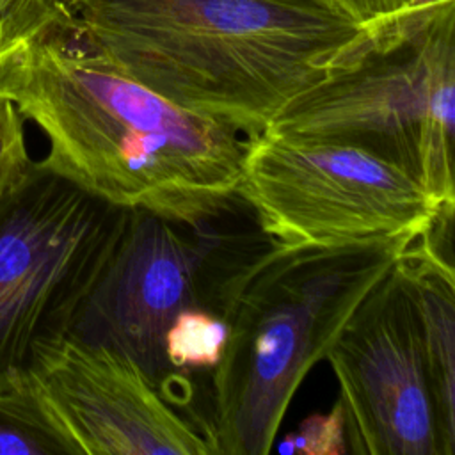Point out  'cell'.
<instances>
[{"instance_id": "obj_3", "label": "cell", "mask_w": 455, "mask_h": 455, "mask_svg": "<svg viewBox=\"0 0 455 455\" xmlns=\"http://www.w3.org/2000/svg\"><path fill=\"white\" fill-rule=\"evenodd\" d=\"M411 236L332 245L270 242L222 286L229 336L213 371V455L270 451L307 371L396 265Z\"/></svg>"}, {"instance_id": "obj_15", "label": "cell", "mask_w": 455, "mask_h": 455, "mask_svg": "<svg viewBox=\"0 0 455 455\" xmlns=\"http://www.w3.org/2000/svg\"><path fill=\"white\" fill-rule=\"evenodd\" d=\"M23 114L18 107L0 96V196L7 192L27 171L28 156Z\"/></svg>"}, {"instance_id": "obj_10", "label": "cell", "mask_w": 455, "mask_h": 455, "mask_svg": "<svg viewBox=\"0 0 455 455\" xmlns=\"http://www.w3.org/2000/svg\"><path fill=\"white\" fill-rule=\"evenodd\" d=\"M451 226L453 219H441L398 259L418 313L443 455L455 453V274L451 254L443 252Z\"/></svg>"}, {"instance_id": "obj_14", "label": "cell", "mask_w": 455, "mask_h": 455, "mask_svg": "<svg viewBox=\"0 0 455 455\" xmlns=\"http://www.w3.org/2000/svg\"><path fill=\"white\" fill-rule=\"evenodd\" d=\"M279 453L299 455H343L348 451L345 411L339 400L325 414H311L300 421L299 428L288 434Z\"/></svg>"}, {"instance_id": "obj_2", "label": "cell", "mask_w": 455, "mask_h": 455, "mask_svg": "<svg viewBox=\"0 0 455 455\" xmlns=\"http://www.w3.org/2000/svg\"><path fill=\"white\" fill-rule=\"evenodd\" d=\"M69 25L135 80L245 139L368 30L334 0H84Z\"/></svg>"}, {"instance_id": "obj_16", "label": "cell", "mask_w": 455, "mask_h": 455, "mask_svg": "<svg viewBox=\"0 0 455 455\" xmlns=\"http://www.w3.org/2000/svg\"><path fill=\"white\" fill-rule=\"evenodd\" d=\"M334 2L363 25L389 18L414 4V0H334Z\"/></svg>"}, {"instance_id": "obj_1", "label": "cell", "mask_w": 455, "mask_h": 455, "mask_svg": "<svg viewBox=\"0 0 455 455\" xmlns=\"http://www.w3.org/2000/svg\"><path fill=\"white\" fill-rule=\"evenodd\" d=\"M0 96L46 135L43 162L105 203L199 229L236 197L247 139L130 76L69 16L4 75Z\"/></svg>"}, {"instance_id": "obj_6", "label": "cell", "mask_w": 455, "mask_h": 455, "mask_svg": "<svg viewBox=\"0 0 455 455\" xmlns=\"http://www.w3.org/2000/svg\"><path fill=\"white\" fill-rule=\"evenodd\" d=\"M236 197L283 245H332L427 235L444 212L402 169L359 148L268 130L247 139Z\"/></svg>"}, {"instance_id": "obj_18", "label": "cell", "mask_w": 455, "mask_h": 455, "mask_svg": "<svg viewBox=\"0 0 455 455\" xmlns=\"http://www.w3.org/2000/svg\"><path fill=\"white\" fill-rule=\"evenodd\" d=\"M419 2H434V0H414V4H419Z\"/></svg>"}, {"instance_id": "obj_11", "label": "cell", "mask_w": 455, "mask_h": 455, "mask_svg": "<svg viewBox=\"0 0 455 455\" xmlns=\"http://www.w3.org/2000/svg\"><path fill=\"white\" fill-rule=\"evenodd\" d=\"M228 336L229 327L220 313L204 306L185 307L164 334L165 361L176 375L178 371L215 370L224 355Z\"/></svg>"}, {"instance_id": "obj_8", "label": "cell", "mask_w": 455, "mask_h": 455, "mask_svg": "<svg viewBox=\"0 0 455 455\" xmlns=\"http://www.w3.org/2000/svg\"><path fill=\"white\" fill-rule=\"evenodd\" d=\"M178 226L165 217L128 208L64 334L133 359L171 402L185 407L187 379L169 368L164 334L181 309L204 306L201 279L213 238L203 233L188 236Z\"/></svg>"}, {"instance_id": "obj_7", "label": "cell", "mask_w": 455, "mask_h": 455, "mask_svg": "<svg viewBox=\"0 0 455 455\" xmlns=\"http://www.w3.org/2000/svg\"><path fill=\"white\" fill-rule=\"evenodd\" d=\"M23 382L68 455H213L208 421L180 412L133 359L108 347L41 338Z\"/></svg>"}, {"instance_id": "obj_9", "label": "cell", "mask_w": 455, "mask_h": 455, "mask_svg": "<svg viewBox=\"0 0 455 455\" xmlns=\"http://www.w3.org/2000/svg\"><path fill=\"white\" fill-rule=\"evenodd\" d=\"M345 411L348 451L443 455L416 306L396 265L327 352Z\"/></svg>"}, {"instance_id": "obj_17", "label": "cell", "mask_w": 455, "mask_h": 455, "mask_svg": "<svg viewBox=\"0 0 455 455\" xmlns=\"http://www.w3.org/2000/svg\"><path fill=\"white\" fill-rule=\"evenodd\" d=\"M62 14H66V16H69L71 12H73V9L80 4V2H84V0H50Z\"/></svg>"}, {"instance_id": "obj_4", "label": "cell", "mask_w": 455, "mask_h": 455, "mask_svg": "<svg viewBox=\"0 0 455 455\" xmlns=\"http://www.w3.org/2000/svg\"><path fill=\"white\" fill-rule=\"evenodd\" d=\"M455 0L412 4L368 23L350 57L265 128L359 148L453 208Z\"/></svg>"}, {"instance_id": "obj_5", "label": "cell", "mask_w": 455, "mask_h": 455, "mask_svg": "<svg viewBox=\"0 0 455 455\" xmlns=\"http://www.w3.org/2000/svg\"><path fill=\"white\" fill-rule=\"evenodd\" d=\"M126 210L43 160L0 196V393L21 384L37 339L66 332Z\"/></svg>"}, {"instance_id": "obj_13", "label": "cell", "mask_w": 455, "mask_h": 455, "mask_svg": "<svg viewBox=\"0 0 455 455\" xmlns=\"http://www.w3.org/2000/svg\"><path fill=\"white\" fill-rule=\"evenodd\" d=\"M64 18L50 0H0V80Z\"/></svg>"}, {"instance_id": "obj_12", "label": "cell", "mask_w": 455, "mask_h": 455, "mask_svg": "<svg viewBox=\"0 0 455 455\" xmlns=\"http://www.w3.org/2000/svg\"><path fill=\"white\" fill-rule=\"evenodd\" d=\"M55 453L64 455L66 448L46 423L25 382L0 393V455Z\"/></svg>"}]
</instances>
